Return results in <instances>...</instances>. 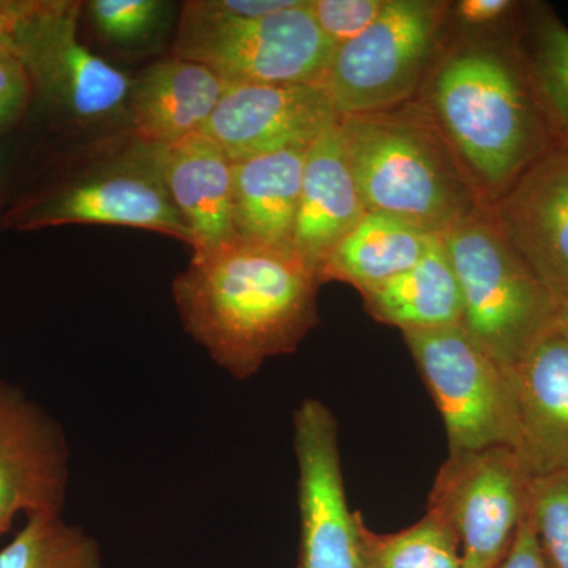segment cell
<instances>
[{"label": "cell", "instance_id": "31", "mask_svg": "<svg viewBox=\"0 0 568 568\" xmlns=\"http://www.w3.org/2000/svg\"><path fill=\"white\" fill-rule=\"evenodd\" d=\"M517 3L510 0H463L457 6L459 20L469 26H489L504 20Z\"/></svg>", "mask_w": 568, "mask_h": 568}, {"label": "cell", "instance_id": "3", "mask_svg": "<svg viewBox=\"0 0 568 568\" xmlns=\"http://www.w3.org/2000/svg\"><path fill=\"white\" fill-rule=\"evenodd\" d=\"M339 126L366 211L443 235L488 207L429 115L392 110Z\"/></svg>", "mask_w": 568, "mask_h": 568}, {"label": "cell", "instance_id": "32", "mask_svg": "<svg viewBox=\"0 0 568 568\" xmlns=\"http://www.w3.org/2000/svg\"><path fill=\"white\" fill-rule=\"evenodd\" d=\"M556 331L568 336V297L559 305L558 317H556Z\"/></svg>", "mask_w": 568, "mask_h": 568}, {"label": "cell", "instance_id": "22", "mask_svg": "<svg viewBox=\"0 0 568 568\" xmlns=\"http://www.w3.org/2000/svg\"><path fill=\"white\" fill-rule=\"evenodd\" d=\"M518 54L552 141L568 148V28L545 6L526 17Z\"/></svg>", "mask_w": 568, "mask_h": 568}, {"label": "cell", "instance_id": "8", "mask_svg": "<svg viewBox=\"0 0 568 568\" xmlns=\"http://www.w3.org/2000/svg\"><path fill=\"white\" fill-rule=\"evenodd\" d=\"M403 336L446 425L450 454L517 446L514 373L497 364L462 324Z\"/></svg>", "mask_w": 568, "mask_h": 568}, {"label": "cell", "instance_id": "34", "mask_svg": "<svg viewBox=\"0 0 568 568\" xmlns=\"http://www.w3.org/2000/svg\"><path fill=\"white\" fill-rule=\"evenodd\" d=\"M2 174H3V159H2V153H0V186H2Z\"/></svg>", "mask_w": 568, "mask_h": 568}, {"label": "cell", "instance_id": "20", "mask_svg": "<svg viewBox=\"0 0 568 568\" xmlns=\"http://www.w3.org/2000/svg\"><path fill=\"white\" fill-rule=\"evenodd\" d=\"M366 312L402 332L462 324L463 297L440 235L409 271L362 294Z\"/></svg>", "mask_w": 568, "mask_h": 568}, {"label": "cell", "instance_id": "29", "mask_svg": "<svg viewBox=\"0 0 568 568\" xmlns=\"http://www.w3.org/2000/svg\"><path fill=\"white\" fill-rule=\"evenodd\" d=\"M298 0H193L182 14L205 21L257 20L291 9Z\"/></svg>", "mask_w": 568, "mask_h": 568}, {"label": "cell", "instance_id": "13", "mask_svg": "<svg viewBox=\"0 0 568 568\" xmlns=\"http://www.w3.org/2000/svg\"><path fill=\"white\" fill-rule=\"evenodd\" d=\"M69 459L62 426L0 381V536L18 514H62Z\"/></svg>", "mask_w": 568, "mask_h": 568}, {"label": "cell", "instance_id": "27", "mask_svg": "<svg viewBox=\"0 0 568 568\" xmlns=\"http://www.w3.org/2000/svg\"><path fill=\"white\" fill-rule=\"evenodd\" d=\"M387 0H312V10L335 50L357 39L386 9Z\"/></svg>", "mask_w": 568, "mask_h": 568}, {"label": "cell", "instance_id": "11", "mask_svg": "<svg viewBox=\"0 0 568 568\" xmlns=\"http://www.w3.org/2000/svg\"><path fill=\"white\" fill-rule=\"evenodd\" d=\"M294 448L301 514L298 568H364V521L347 504L338 424L320 399H304L295 409Z\"/></svg>", "mask_w": 568, "mask_h": 568}, {"label": "cell", "instance_id": "6", "mask_svg": "<svg viewBox=\"0 0 568 568\" xmlns=\"http://www.w3.org/2000/svg\"><path fill=\"white\" fill-rule=\"evenodd\" d=\"M81 2H7V50L20 59L33 92L67 118L111 121L129 106L132 80L78 37Z\"/></svg>", "mask_w": 568, "mask_h": 568}, {"label": "cell", "instance_id": "2", "mask_svg": "<svg viewBox=\"0 0 568 568\" xmlns=\"http://www.w3.org/2000/svg\"><path fill=\"white\" fill-rule=\"evenodd\" d=\"M432 119L487 204L555 148L518 50L465 48L432 88Z\"/></svg>", "mask_w": 568, "mask_h": 568}, {"label": "cell", "instance_id": "26", "mask_svg": "<svg viewBox=\"0 0 568 568\" xmlns=\"http://www.w3.org/2000/svg\"><path fill=\"white\" fill-rule=\"evenodd\" d=\"M168 6L159 0H92L88 10L100 36L112 43L133 44L151 37Z\"/></svg>", "mask_w": 568, "mask_h": 568}, {"label": "cell", "instance_id": "1", "mask_svg": "<svg viewBox=\"0 0 568 568\" xmlns=\"http://www.w3.org/2000/svg\"><path fill=\"white\" fill-rule=\"evenodd\" d=\"M317 274L294 250L237 239L175 276L183 328L227 375H256L316 327Z\"/></svg>", "mask_w": 568, "mask_h": 568}, {"label": "cell", "instance_id": "28", "mask_svg": "<svg viewBox=\"0 0 568 568\" xmlns=\"http://www.w3.org/2000/svg\"><path fill=\"white\" fill-rule=\"evenodd\" d=\"M33 95L28 71L13 52L0 50V136L21 121Z\"/></svg>", "mask_w": 568, "mask_h": 568}, {"label": "cell", "instance_id": "7", "mask_svg": "<svg viewBox=\"0 0 568 568\" xmlns=\"http://www.w3.org/2000/svg\"><path fill=\"white\" fill-rule=\"evenodd\" d=\"M335 47L312 0L257 20L205 21L182 14L174 58L201 63L226 85L324 82Z\"/></svg>", "mask_w": 568, "mask_h": 568}, {"label": "cell", "instance_id": "12", "mask_svg": "<svg viewBox=\"0 0 568 568\" xmlns=\"http://www.w3.org/2000/svg\"><path fill=\"white\" fill-rule=\"evenodd\" d=\"M342 121L324 82L227 85L204 133L231 162L286 149H308Z\"/></svg>", "mask_w": 568, "mask_h": 568}, {"label": "cell", "instance_id": "5", "mask_svg": "<svg viewBox=\"0 0 568 568\" xmlns=\"http://www.w3.org/2000/svg\"><path fill=\"white\" fill-rule=\"evenodd\" d=\"M163 145L133 136L110 155L22 203L7 216L21 231L63 224H108L170 235L192 248V235L171 200Z\"/></svg>", "mask_w": 568, "mask_h": 568}, {"label": "cell", "instance_id": "21", "mask_svg": "<svg viewBox=\"0 0 568 568\" xmlns=\"http://www.w3.org/2000/svg\"><path fill=\"white\" fill-rule=\"evenodd\" d=\"M435 235L396 216L366 212L327 257L320 282L347 283L361 294L375 290L414 267Z\"/></svg>", "mask_w": 568, "mask_h": 568}, {"label": "cell", "instance_id": "19", "mask_svg": "<svg viewBox=\"0 0 568 568\" xmlns=\"http://www.w3.org/2000/svg\"><path fill=\"white\" fill-rule=\"evenodd\" d=\"M306 149L233 162V223L237 239L293 250Z\"/></svg>", "mask_w": 568, "mask_h": 568}, {"label": "cell", "instance_id": "18", "mask_svg": "<svg viewBox=\"0 0 568 568\" xmlns=\"http://www.w3.org/2000/svg\"><path fill=\"white\" fill-rule=\"evenodd\" d=\"M226 89L201 63L179 58L153 63L132 80L126 114L133 136L171 148L204 132Z\"/></svg>", "mask_w": 568, "mask_h": 568}, {"label": "cell", "instance_id": "14", "mask_svg": "<svg viewBox=\"0 0 568 568\" xmlns=\"http://www.w3.org/2000/svg\"><path fill=\"white\" fill-rule=\"evenodd\" d=\"M496 226L558 306L568 297V148L545 152L499 194Z\"/></svg>", "mask_w": 568, "mask_h": 568}, {"label": "cell", "instance_id": "33", "mask_svg": "<svg viewBox=\"0 0 568 568\" xmlns=\"http://www.w3.org/2000/svg\"><path fill=\"white\" fill-rule=\"evenodd\" d=\"M7 29H9V14H7V2H0V50L6 48Z\"/></svg>", "mask_w": 568, "mask_h": 568}, {"label": "cell", "instance_id": "15", "mask_svg": "<svg viewBox=\"0 0 568 568\" xmlns=\"http://www.w3.org/2000/svg\"><path fill=\"white\" fill-rule=\"evenodd\" d=\"M514 379L519 465L530 478L568 469V336L555 328L538 339Z\"/></svg>", "mask_w": 568, "mask_h": 568}, {"label": "cell", "instance_id": "9", "mask_svg": "<svg viewBox=\"0 0 568 568\" xmlns=\"http://www.w3.org/2000/svg\"><path fill=\"white\" fill-rule=\"evenodd\" d=\"M446 6L387 0L357 39L336 48L324 84L339 119L395 110L416 93L439 47Z\"/></svg>", "mask_w": 568, "mask_h": 568}, {"label": "cell", "instance_id": "17", "mask_svg": "<svg viewBox=\"0 0 568 568\" xmlns=\"http://www.w3.org/2000/svg\"><path fill=\"white\" fill-rule=\"evenodd\" d=\"M164 182L192 235L193 256L237 241L233 223V162L204 132L164 149Z\"/></svg>", "mask_w": 568, "mask_h": 568}, {"label": "cell", "instance_id": "30", "mask_svg": "<svg viewBox=\"0 0 568 568\" xmlns=\"http://www.w3.org/2000/svg\"><path fill=\"white\" fill-rule=\"evenodd\" d=\"M495 568H551L549 567L540 544H538L536 528L528 515L523 519L507 555Z\"/></svg>", "mask_w": 568, "mask_h": 568}, {"label": "cell", "instance_id": "25", "mask_svg": "<svg viewBox=\"0 0 568 568\" xmlns=\"http://www.w3.org/2000/svg\"><path fill=\"white\" fill-rule=\"evenodd\" d=\"M529 518L551 568H568V469L530 481Z\"/></svg>", "mask_w": 568, "mask_h": 568}, {"label": "cell", "instance_id": "24", "mask_svg": "<svg viewBox=\"0 0 568 568\" xmlns=\"http://www.w3.org/2000/svg\"><path fill=\"white\" fill-rule=\"evenodd\" d=\"M364 568H463L457 537L428 511L410 528L375 534L362 525Z\"/></svg>", "mask_w": 568, "mask_h": 568}, {"label": "cell", "instance_id": "4", "mask_svg": "<svg viewBox=\"0 0 568 568\" xmlns=\"http://www.w3.org/2000/svg\"><path fill=\"white\" fill-rule=\"evenodd\" d=\"M457 274L467 334L514 373L555 331L559 306L496 226L489 205L440 235Z\"/></svg>", "mask_w": 568, "mask_h": 568}, {"label": "cell", "instance_id": "23", "mask_svg": "<svg viewBox=\"0 0 568 568\" xmlns=\"http://www.w3.org/2000/svg\"><path fill=\"white\" fill-rule=\"evenodd\" d=\"M0 568H104L102 548L62 514L29 515L13 541L0 551Z\"/></svg>", "mask_w": 568, "mask_h": 568}, {"label": "cell", "instance_id": "10", "mask_svg": "<svg viewBox=\"0 0 568 568\" xmlns=\"http://www.w3.org/2000/svg\"><path fill=\"white\" fill-rule=\"evenodd\" d=\"M530 481L510 447L450 454L428 511L457 537L463 568H495L529 511Z\"/></svg>", "mask_w": 568, "mask_h": 568}, {"label": "cell", "instance_id": "16", "mask_svg": "<svg viewBox=\"0 0 568 568\" xmlns=\"http://www.w3.org/2000/svg\"><path fill=\"white\" fill-rule=\"evenodd\" d=\"M339 122L306 149L293 250L320 278L336 245L366 215Z\"/></svg>", "mask_w": 568, "mask_h": 568}]
</instances>
